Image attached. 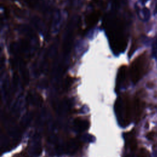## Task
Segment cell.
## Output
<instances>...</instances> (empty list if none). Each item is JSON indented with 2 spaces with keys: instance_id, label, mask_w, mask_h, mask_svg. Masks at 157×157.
<instances>
[{
  "instance_id": "obj_1",
  "label": "cell",
  "mask_w": 157,
  "mask_h": 157,
  "mask_svg": "<svg viewBox=\"0 0 157 157\" xmlns=\"http://www.w3.org/2000/svg\"><path fill=\"white\" fill-rule=\"evenodd\" d=\"M74 126L75 129L77 131L83 132V131H86L88 129V128L89 126V123L85 120L77 118L74 120Z\"/></svg>"
},
{
  "instance_id": "obj_2",
  "label": "cell",
  "mask_w": 157,
  "mask_h": 157,
  "mask_svg": "<svg viewBox=\"0 0 157 157\" xmlns=\"http://www.w3.org/2000/svg\"><path fill=\"white\" fill-rule=\"evenodd\" d=\"M99 17H100V12L98 10L95 11L92 13H91L90 15H89L86 21V27L91 28V26H93L97 22Z\"/></svg>"
},
{
  "instance_id": "obj_3",
  "label": "cell",
  "mask_w": 157,
  "mask_h": 157,
  "mask_svg": "<svg viewBox=\"0 0 157 157\" xmlns=\"http://www.w3.org/2000/svg\"><path fill=\"white\" fill-rule=\"evenodd\" d=\"M137 13L139 14V18H140V19H142L144 21L148 20L150 16V10H148V9H147L145 7L142 8H139L137 11Z\"/></svg>"
},
{
  "instance_id": "obj_4",
  "label": "cell",
  "mask_w": 157,
  "mask_h": 157,
  "mask_svg": "<svg viewBox=\"0 0 157 157\" xmlns=\"http://www.w3.org/2000/svg\"><path fill=\"white\" fill-rule=\"evenodd\" d=\"M78 142L75 140H73L69 142L67 146V151H68V153H74V151H75L78 147Z\"/></svg>"
},
{
  "instance_id": "obj_5",
  "label": "cell",
  "mask_w": 157,
  "mask_h": 157,
  "mask_svg": "<svg viewBox=\"0 0 157 157\" xmlns=\"http://www.w3.org/2000/svg\"><path fill=\"white\" fill-rule=\"evenodd\" d=\"M152 55L157 59V37H156L152 43Z\"/></svg>"
},
{
  "instance_id": "obj_6",
  "label": "cell",
  "mask_w": 157,
  "mask_h": 157,
  "mask_svg": "<svg viewBox=\"0 0 157 157\" xmlns=\"http://www.w3.org/2000/svg\"><path fill=\"white\" fill-rule=\"evenodd\" d=\"M142 2H146V1H147L148 0H141Z\"/></svg>"
}]
</instances>
